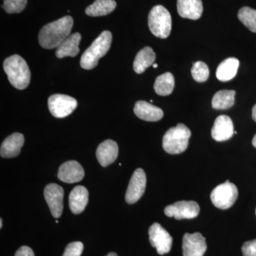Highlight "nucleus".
<instances>
[{
  "instance_id": "4",
  "label": "nucleus",
  "mask_w": 256,
  "mask_h": 256,
  "mask_svg": "<svg viewBox=\"0 0 256 256\" xmlns=\"http://www.w3.org/2000/svg\"><path fill=\"white\" fill-rule=\"evenodd\" d=\"M192 132L185 124H178L165 133L162 139L163 149L171 154H178L188 149Z\"/></svg>"
},
{
  "instance_id": "31",
  "label": "nucleus",
  "mask_w": 256,
  "mask_h": 256,
  "mask_svg": "<svg viewBox=\"0 0 256 256\" xmlns=\"http://www.w3.org/2000/svg\"><path fill=\"white\" fill-rule=\"evenodd\" d=\"M14 256H35L33 250L28 246H24L18 249Z\"/></svg>"
},
{
  "instance_id": "9",
  "label": "nucleus",
  "mask_w": 256,
  "mask_h": 256,
  "mask_svg": "<svg viewBox=\"0 0 256 256\" xmlns=\"http://www.w3.org/2000/svg\"><path fill=\"white\" fill-rule=\"evenodd\" d=\"M200 212V206L196 202L194 201L176 202L164 208V214L166 216L174 217L176 220L196 218Z\"/></svg>"
},
{
  "instance_id": "13",
  "label": "nucleus",
  "mask_w": 256,
  "mask_h": 256,
  "mask_svg": "<svg viewBox=\"0 0 256 256\" xmlns=\"http://www.w3.org/2000/svg\"><path fill=\"white\" fill-rule=\"evenodd\" d=\"M84 168L75 160L66 162L58 169V178L65 183L79 182L84 178Z\"/></svg>"
},
{
  "instance_id": "11",
  "label": "nucleus",
  "mask_w": 256,
  "mask_h": 256,
  "mask_svg": "<svg viewBox=\"0 0 256 256\" xmlns=\"http://www.w3.org/2000/svg\"><path fill=\"white\" fill-rule=\"evenodd\" d=\"M63 188L56 184H50L44 188L45 200L50 207V213L56 218H60L64 210Z\"/></svg>"
},
{
  "instance_id": "26",
  "label": "nucleus",
  "mask_w": 256,
  "mask_h": 256,
  "mask_svg": "<svg viewBox=\"0 0 256 256\" xmlns=\"http://www.w3.org/2000/svg\"><path fill=\"white\" fill-rule=\"evenodd\" d=\"M238 18L250 31L256 33V10L244 6L239 10Z\"/></svg>"
},
{
  "instance_id": "3",
  "label": "nucleus",
  "mask_w": 256,
  "mask_h": 256,
  "mask_svg": "<svg viewBox=\"0 0 256 256\" xmlns=\"http://www.w3.org/2000/svg\"><path fill=\"white\" fill-rule=\"evenodd\" d=\"M112 38L110 32H102L82 54L80 58V66L86 70H92L95 68L100 58L104 56L110 50Z\"/></svg>"
},
{
  "instance_id": "24",
  "label": "nucleus",
  "mask_w": 256,
  "mask_h": 256,
  "mask_svg": "<svg viewBox=\"0 0 256 256\" xmlns=\"http://www.w3.org/2000/svg\"><path fill=\"white\" fill-rule=\"evenodd\" d=\"M236 92L233 90H220L214 96L212 107L216 110L230 108L235 102Z\"/></svg>"
},
{
  "instance_id": "25",
  "label": "nucleus",
  "mask_w": 256,
  "mask_h": 256,
  "mask_svg": "<svg viewBox=\"0 0 256 256\" xmlns=\"http://www.w3.org/2000/svg\"><path fill=\"white\" fill-rule=\"evenodd\" d=\"M174 76L168 72L156 78L154 84V92L159 96H169L174 90Z\"/></svg>"
},
{
  "instance_id": "8",
  "label": "nucleus",
  "mask_w": 256,
  "mask_h": 256,
  "mask_svg": "<svg viewBox=\"0 0 256 256\" xmlns=\"http://www.w3.org/2000/svg\"><path fill=\"white\" fill-rule=\"evenodd\" d=\"M148 233L152 246L156 248L159 255L170 252L172 246V237L160 224H153L150 227Z\"/></svg>"
},
{
  "instance_id": "33",
  "label": "nucleus",
  "mask_w": 256,
  "mask_h": 256,
  "mask_svg": "<svg viewBox=\"0 0 256 256\" xmlns=\"http://www.w3.org/2000/svg\"><path fill=\"white\" fill-rule=\"evenodd\" d=\"M252 144L256 148V134L254 136V139H252Z\"/></svg>"
},
{
  "instance_id": "30",
  "label": "nucleus",
  "mask_w": 256,
  "mask_h": 256,
  "mask_svg": "<svg viewBox=\"0 0 256 256\" xmlns=\"http://www.w3.org/2000/svg\"><path fill=\"white\" fill-rule=\"evenodd\" d=\"M242 249L244 256H256V239L244 242Z\"/></svg>"
},
{
  "instance_id": "15",
  "label": "nucleus",
  "mask_w": 256,
  "mask_h": 256,
  "mask_svg": "<svg viewBox=\"0 0 256 256\" xmlns=\"http://www.w3.org/2000/svg\"><path fill=\"white\" fill-rule=\"evenodd\" d=\"M118 156V146L112 140H107L99 144L96 150V158L101 166H108L116 161Z\"/></svg>"
},
{
  "instance_id": "29",
  "label": "nucleus",
  "mask_w": 256,
  "mask_h": 256,
  "mask_svg": "<svg viewBox=\"0 0 256 256\" xmlns=\"http://www.w3.org/2000/svg\"><path fill=\"white\" fill-rule=\"evenodd\" d=\"M84 250V244L80 242H72L66 248L63 256H80Z\"/></svg>"
},
{
  "instance_id": "21",
  "label": "nucleus",
  "mask_w": 256,
  "mask_h": 256,
  "mask_svg": "<svg viewBox=\"0 0 256 256\" xmlns=\"http://www.w3.org/2000/svg\"><path fill=\"white\" fill-rule=\"evenodd\" d=\"M156 54L152 48L146 46L138 52L133 63V68L138 74H142L156 62Z\"/></svg>"
},
{
  "instance_id": "18",
  "label": "nucleus",
  "mask_w": 256,
  "mask_h": 256,
  "mask_svg": "<svg viewBox=\"0 0 256 256\" xmlns=\"http://www.w3.org/2000/svg\"><path fill=\"white\" fill-rule=\"evenodd\" d=\"M178 14L182 18L197 20L203 14L202 0H178Z\"/></svg>"
},
{
  "instance_id": "17",
  "label": "nucleus",
  "mask_w": 256,
  "mask_h": 256,
  "mask_svg": "<svg viewBox=\"0 0 256 256\" xmlns=\"http://www.w3.org/2000/svg\"><path fill=\"white\" fill-rule=\"evenodd\" d=\"M134 112L140 119L148 122L159 121L164 116L162 109L144 100H139L136 102Z\"/></svg>"
},
{
  "instance_id": "37",
  "label": "nucleus",
  "mask_w": 256,
  "mask_h": 256,
  "mask_svg": "<svg viewBox=\"0 0 256 256\" xmlns=\"http://www.w3.org/2000/svg\"></svg>"
},
{
  "instance_id": "2",
  "label": "nucleus",
  "mask_w": 256,
  "mask_h": 256,
  "mask_svg": "<svg viewBox=\"0 0 256 256\" xmlns=\"http://www.w3.org/2000/svg\"><path fill=\"white\" fill-rule=\"evenodd\" d=\"M5 73L10 84L18 90H23L30 85L31 72L26 60L18 55H12L4 60Z\"/></svg>"
},
{
  "instance_id": "19",
  "label": "nucleus",
  "mask_w": 256,
  "mask_h": 256,
  "mask_svg": "<svg viewBox=\"0 0 256 256\" xmlns=\"http://www.w3.org/2000/svg\"><path fill=\"white\" fill-rule=\"evenodd\" d=\"M88 202V191L85 186H77L69 195V207L74 214H79L85 210Z\"/></svg>"
},
{
  "instance_id": "32",
  "label": "nucleus",
  "mask_w": 256,
  "mask_h": 256,
  "mask_svg": "<svg viewBox=\"0 0 256 256\" xmlns=\"http://www.w3.org/2000/svg\"><path fill=\"white\" fill-rule=\"evenodd\" d=\"M252 118L254 121L256 122V104L254 106L252 109Z\"/></svg>"
},
{
  "instance_id": "6",
  "label": "nucleus",
  "mask_w": 256,
  "mask_h": 256,
  "mask_svg": "<svg viewBox=\"0 0 256 256\" xmlns=\"http://www.w3.org/2000/svg\"><path fill=\"white\" fill-rule=\"evenodd\" d=\"M238 196V188L228 180L214 188L210 193V200L217 208L226 210L230 208Z\"/></svg>"
},
{
  "instance_id": "12",
  "label": "nucleus",
  "mask_w": 256,
  "mask_h": 256,
  "mask_svg": "<svg viewBox=\"0 0 256 256\" xmlns=\"http://www.w3.org/2000/svg\"><path fill=\"white\" fill-rule=\"evenodd\" d=\"M207 249L206 238L200 233L185 234L183 237V256H204Z\"/></svg>"
},
{
  "instance_id": "5",
  "label": "nucleus",
  "mask_w": 256,
  "mask_h": 256,
  "mask_svg": "<svg viewBox=\"0 0 256 256\" xmlns=\"http://www.w3.org/2000/svg\"><path fill=\"white\" fill-rule=\"evenodd\" d=\"M148 26L154 36L168 38L172 30V16L169 11L162 5L154 6L148 16Z\"/></svg>"
},
{
  "instance_id": "14",
  "label": "nucleus",
  "mask_w": 256,
  "mask_h": 256,
  "mask_svg": "<svg viewBox=\"0 0 256 256\" xmlns=\"http://www.w3.org/2000/svg\"><path fill=\"white\" fill-rule=\"evenodd\" d=\"M234 133L233 122L228 116L222 114L216 119L212 130V136L214 140L217 142L228 140Z\"/></svg>"
},
{
  "instance_id": "7",
  "label": "nucleus",
  "mask_w": 256,
  "mask_h": 256,
  "mask_svg": "<svg viewBox=\"0 0 256 256\" xmlns=\"http://www.w3.org/2000/svg\"><path fill=\"white\" fill-rule=\"evenodd\" d=\"M48 109L54 117L64 118L72 114L78 106L74 98L64 94L50 96L48 100Z\"/></svg>"
},
{
  "instance_id": "22",
  "label": "nucleus",
  "mask_w": 256,
  "mask_h": 256,
  "mask_svg": "<svg viewBox=\"0 0 256 256\" xmlns=\"http://www.w3.org/2000/svg\"><path fill=\"white\" fill-rule=\"evenodd\" d=\"M239 60L236 58H228L223 60L216 70V77L222 82H228L236 75Z\"/></svg>"
},
{
  "instance_id": "36",
  "label": "nucleus",
  "mask_w": 256,
  "mask_h": 256,
  "mask_svg": "<svg viewBox=\"0 0 256 256\" xmlns=\"http://www.w3.org/2000/svg\"><path fill=\"white\" fill-rule=\"evenodd\" d=\"M153 68H156L158 67V65L156 64H153Z\"/></svg>"
},
{
  "instance_id": "10",
  "label": "nucleus",
  "mask_w": 256,
  "mask_h": 256,
  "mask_svg": "<svg viewBox=\"0 0 256 256\" xmlns=\"http://www.w3.org/2000/svg\"><path fill=\"white\" fill-rule=\"evenodd\" d=\"M146 178L142 169H138L133 173L130 180L126 194V201L129 204L136 203L140 200L146 192Z\"/></svg>"
},
{
  "instance_id": "16",
  "label": "nucleus",
  "mask_w": 256,
  "mask_h": 256,
  "mask_svg": "<svg viewBox=\"0 0 256 256\" xmlns=\"http://www.w3.org/2000/svg\"><path fill=\"white\" fill-rule=\"evenodd\" d=\"M24 143V137L21 133L15 132L8 136L1 144L0 154L2 158H12L18 156Z\"/></svg>"
},
{
  "instance_id": "35",
  "label": "nucleus",
  "mask_w": 256,
  "mask_h": 256,
  "mask_svg": "<svg viewBox=\"0 0 256 256\" xmlns=\"http://www.w3.org/2000/svg\"><path fill=\"white\" fill-rule=\"evenodd\" d=\"M2 220H0V228H2Z\"/></svg>"
},
{
  "instance_id": "27",
  "label": "nucleus",
  "mask_w": 256,
  "mask_h": 256,
  "mask_svg": "<svg viewBox=\"0 0 256 256\" xmlns=\"http://www.w3.org/2000/svg\"><path fill=\"white\" fill-rule=\"evenodd\" d=\"M191 72L192 77L197 82H206L210 76V69L204 62H197L193 63Z\"/></svg>"
},
{
  "instance_id": "34",
  "label": "nucleus",
  "mask_w": 256,
  "mask_h": 256,
  "mask_svg": "<svg viewBox=\"0 0 256 256\" xmlns=\"http://www.w3.org/2000/svg\"><path fill=\"white\" fill-rule=\"evenodd\" d=\"M106 256H118L116 252H111L110 254H108Z\"/></svg>"
},
{
  "instance_id": "23",
  "label": "nucleus",
  "mask_w": 256,
  "mask_h": 256,
  "mask_svg": "<svg viewBox=\"0 0 256 256\" xmlns=\"http://www.w3.org/2000/svg\"><path fill=\"white\" fill-rule=\"evenodd\" d=\"M116 6L114 0H96L86 9V14L90 16H106L112 12Z\"/></svg>"
},
{
  "instance_id": "20",
  "label": "nucleus",
  "mask_w": 256,
  "mask_h": 256,
  "mask_svg": "<svg viewBox=\"0 0 256 256\" xmlns=\"http://www.w3.org/2000/svg\"><path fill=\"white\" fill-rule=\"evenodd\" d=\"M82 40V35L80 33H74L70 34L60 45L56 50V56L57 58H62L65 57L70 56L75 57L79 53V44Z\"/></svg>"
},
{
  "instance_id": "1",
  "label": "nucleus",
  "mask_w": 256,
  "mask_h": 256,
  "mask_svg": "<svg viewBox=\"0 0 256 256\" xmlns=\"http://www.w3.org/2000/svg\"><path fill=\"white\" fill-rule=\"evenodd\" d=\"M74 25L70 16L64 18L45 25L38 33V42L46 50L58 48L70 35Z\"/></svg>"
},
{
  "instance_id": "28",
  "label": "nucleus",
  "mask_w": 256,
  "mask_h": 256,
  "mask_svg": "<svg viewBox=\"0 0 256 256\" xmlns=\"http://www.w3.org/2000/svg\"><path fill=\"white\" fill-rule=\"evenodd\" d=\"M28 0H4L2 8L9 14L20 13L26 8Z\"/></svg>"
}]
</instances>
